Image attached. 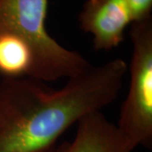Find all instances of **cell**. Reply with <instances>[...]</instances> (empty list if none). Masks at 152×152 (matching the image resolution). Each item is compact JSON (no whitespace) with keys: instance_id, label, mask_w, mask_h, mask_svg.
Segmentation results:
<instances>
[{"instance_id":"obj_1","label":"cell","mask_w":152,"mask_h":152,"mask_svg":"<svg viewBox=\"0 0 152 152\" xmlns=\"http://www.w3.org/2000/svg\"><path fill=\"white\" fill-rule=\"evenodd\" d=\"M128 64L91 65L56 90L29 76L0 81V152H55L61 135L118 98Z\"/></svg>"},{"instance_id":"obj_2","label":"cell","mask_w":152,"mask_h":152,"mask_svg":"<svg viewBox=\"0 0 152 152\" xmlns=\"http://www.w3.org/2000/svg\"><path fill=\"white\" fill-rule=\"evenodd\" d=\"M47 15L48 0H0V37L15 36L27 44L32 56L28 76L48 83L72 78L91 64L49 35Z\"/></svg>"},{"instance_id":"obj_3","label":"cell","mask_w":152,"mask_h":152,"mask_svg":"<svg viewBox=\"0 0 152 152\" xmlns=\"http://www.w3.org/2000/svg\"><path fill=\"white\" fill-rule=\"evenodd\" d=\"M130 83L121 107L118 130L134 151L152 144V18L132 23Z\"/></svg>"},{"instance_id":"obj_4","label":"cell","mask_w":152,"mask_h":152,"mask_svg":"<svg viewBox=\"0 0 152 152\" xmlns=\"http://www.w3.org/2000/svg\"><path fill=\"white\" fill-rule=\"evenodd\" d=\"M80 28L93 37L96 51L116 48L133 22L125 0H87L79 15Z\"/></svg>"},{"instance_id":"obj_5","label":"cell","mask_w":152,"mask_h":152,"mask_svg":"<svg viewBox=\"0 0 152 152\" xmlns=\"http://www.w3.org/2000/svg\"><path fill=\"white\" fill-rule=\"evenodd\" d=\"M77 125L75 138L57 146L55 152H133L102 111L84 116Z\"/></svg>"},{"instance_id":"obj_6","label":"cell","mask_w":152,"mask_h":152,"mask_svg":"<svg viewBox=\"0 0 152 152\" xmlns=\"http://www.w3.org/2000/svg\"><path fill=\"white\" fill-rule=\"evenodd\" d=\"M32 64L31 49L15 36L0 37V75L3 78L28 76Z\"/></svg>"},{"instance_id":"obj_7","label":"cell","mask_w":152,"mask_h":152,"mask_svg":"<svg viewBox=\"0 0 152 152\" xmlns=\"http://www.w3.org/2000/svg\"><path fill=\"white\" fill-rule=\"evenodd\" d=\"M125 2L133 22L140 21L151 17L152 0H125Z\"/></svg>"}]
</instances>
